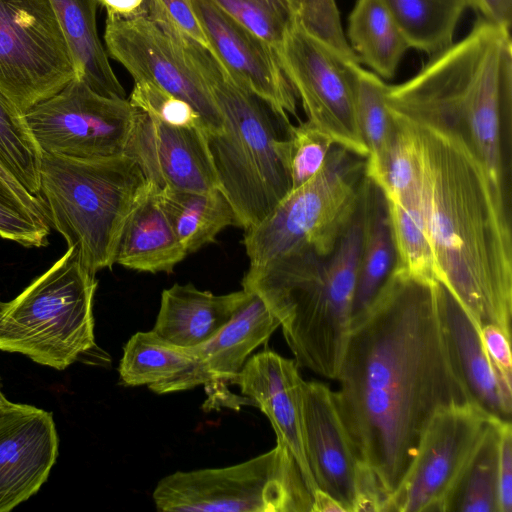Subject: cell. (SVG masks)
I'll return each instance as SVG.
<instances>
[{"label": "cell", "instance_id": "1", "mask_svg": "<svg viewBox=\"0 0 512 512\" xmlns=\"http://www.w3.org/2000/svg\"><path fill=\"white\" fill-rule=\"evenodd\" d=\"M336 381L335 402L352 448L386 505L433 415L473 403L448 336L444 287L392 269L352 322Z\"/></svg>", "mask_w": 512, "mask_h": 512}, {"label": "cell", "instance_id": "2", "mask_svg": "<svg viewBox=\"0 0 512 512\" xmlns=\"http://www.w3.org/2000/svg\"><path fill=\"white\" fill-rule=\"evenodd\" d=\"M385 99L417 143L437 281L479 328L511 339V211L453 118L404 94Z\"/></svg>", "mask_w": 512, "mask_h": 512}, {"label": "cell", "instance_id": "3", "mask_svg": "<svg viewBox=\"0 0 512 512\" xmlns=\"http://www.w3.org/2000/svg\"><path fill=\"white\" fill-rule=\"evenodd\" d=\"M362 240L361 207L327 257L294 249L250 265L244 290L279 321L298 367L336 380L352 325Z\"/></svg>", "mask_w": 512, "mask_h": 512}, {"label": "cell", "instance_id": "4", "mask_svg": "<svg viewBox=\"0 0 512 512\" xmlns=\"http://www.w3.org/2000/svg\"><path fill=\"white\" fill-rule=\"evenodd\" d=\"M400 86L458 123L511 211L510 30L479 17Z\"/></svg>", "mask_w": 512, "mask_h": 512}, {"label": "cell", "instance_id": "5", "mask_svg": "<svg viewBox=\"0 0 512 512\" xmlns=\"http://www.w3.org/2000/svg\"><path fill=\"white\" fill-rule=\"evenodd\" d=\"M208 86L223 118L209 134L219 188L231 203L240 227L259 224L291 191L289 117L232 79L206 47L169 29Z\"/></svg>", "mask_w": 512, "mask_h": 512}, {"label": "cell", "instance_id": "6", "mask_svg": "<svg viewBox=\"0 0 512 512\" xmlns=\"http://www.w3.org/2000/svg\"><path fill=\"white\" fill-rule=\"evenodd\" d=\"M149 185L126 153L96 159L41 155L40 194L50 225L95 275L115 264L123 226Z\"/></svg>", "mask_w": 512, "mask_h": 512}, {"label": "cell", "instance_id": "7", "mask_svg": "<svg viewBox=\"0 0 512 512\" xmlns=\"http://www.w3.org/2000/svg\"><path fill=\"white\" fill-rule=\"evenodd\" d=\"M277 55L307 120L336 145L367 158L356 114L361 63L344 34L335 0H303Z\"/></svg>", "mask_w": 512, "mask_h": 512}, {"label": "cell", "instance_id": "8", "mask_svg": "<svg viewBox=\"0 0 512 512\" xmlns=\"http://www.w3.org/2000/svg\"><path fill=\"white\" fill-rule=\"evenodd\" d=\"M98 281L68 247L0 313V350L64 370L95 346Z\"/></svg>", "mask_w": 512, "mask_h": 512}, {"label": "cell", "instance_id": "9", "mask_svg": "<svg viewBox=\"0 0 512 512\" xmlns=\"http://www.w3.org/2000/svg\"><path fill=\"white\" fill-rule=\"evenodd\" d=\"M365 177L366 158L335 144L314 177L245 230L250 265L294 249L329 256L359 209Z\"/></svg>", "mask_w": 512, "mask_h": 512}, {"label": "cell", "instance_id": "10", "mask_svg": "<svg viewBox=\"0 0 512 512\" xmlns=\"http://www.w3.org/2000/svg\"><path fill=\"white\" fill-rule=\"evenodd\" d=\"M152 496L163 512H311L313 503L295 459L280 444L232 466L167 475Z\"/></svg>", "mask_w": 512, "mask_h": 512}, {"label": "cell", "instance_id": "11", "mask_svg": "<svg viewBox=\"0 0 512 512\" xmlns=\"http://www.w3.org/2000/svg\"><path fill=\"white\" fill-rule=\"evenodd\" d=\"M76 77L49 0H0V92L23 113Z\"/></svg>", "mask_w": 512, "mask_h": 512}, {"label": "cell", "instance_id": "12", "mask_svg": "<svg viewBox=\"0 0 512 512\" xmlns=\"http://www.w3.org/2000/svg\"><path fill=\"white\" fill-rule=\"evenodd\" d=\"M501 421L474 403L437 411L426 426L416 456L384 512H447L491 426Z\"/></svg>", "mask_w": 512, "mask_h": 512}, {"label": "cell", "instance_id": "13", "mask_svg": "<svg viewBox=\"0 0 512 512\" xmlns=\"http://www.w3.org/2000/svg\"><path fill=\"white\" fill-rule=\"evenodd\" d=\"M138 109L73 78L62 90L24 113L41 154L96 159L126 151Z\"/></svg>", "mask_w": 512, "mask_h": 512}, {"label": "cell", "instance_id": "14", "mask_svg": "<svg viewBox=\"0 0 512 512\" xmlns=\"http://www.w3.org/2000/svg\"><path fill=\"white\" fill-rule=\"evenodd\" d=\"M104 42L108 55L134 82H150L186 101L200 116L208 135L222 130L223 118L208 86L161 22L147 13L107 15Z\"/></svg>", "mask_w": 512, "mask_h": 512}, {"label": "cell", "instance_id": "15", "mask_svg": "<svg viewBox=\"0 0 512 512\" xmlns=\"http://www.w3.org/2000/svg\"><path fill=\"white\" fill-rule=\"evenodd\" d=\"M125 153L158 190L219 188L208 133L202 127L168 125L139 110Z\"/></svg>", "mask_w": 512, "mask_h": 512}, {"label": "cell", "instance_id": "16", "mask_svg": "<svg viewBox=\"0 0 512 512\" xmlns=\"http://www.w3.org/2000/svg\"><path fill=\"white\" fill-rule=\"evenodd\" d=\"M192 5L212 52L234 82L281 113L297 116V96L277 52L210 0H192Z\"/></svg>", "mask_w": 512, "mask_h": 512}, {"label": "cell", "instance_id": "17", "mask_svg": "<svg viewBox=\"0 0 512 512\" xmlns=\"http://www.w3.org/2000/svg\"><path fill=\"white\" fill-rule=\"evenodd\" d=\"M231 383L236 384L241 393L269 419L277 444L291 453L313 497L318 487L309 466L305 444V380L296 362L265 350L249 358Z\"/></svg>", "mask_w": 512, "mask_h": 512}, {"label": "cell", "instance_id": "18", "mask_svg": "<svg viewBox=\"0 0 512 512\" xmlns=\"http://www.w3.org/2000/svg\"><path fill=\"white\" fill-rule=\"evenodd\" d=\"M303 416L307 458L318 489L353 512L360 462L327 384L305 381Z\"/></svg>", "mask_w": 512, "mask_h": 512}, {"label": "cell", "instance_id": "19", "mask_svg": "<svg viewBox=\"0 0 512 512\" xmlns=\"http://www.w3.org/2000/svg\"><path fill=\"white\" fill-rule=\"evenodd\" d=\"M246 292V298L219 333L194 347L196 361L178 375L149 386L153 392L167 394L203 384L231 383L249 355L280 326L263 300L253 292Z\"/></svg>", "mask_w": 512, "mask_h": 512}, {"label": "cell", "instance_id": "20", "mask_svg": "<svg viewBox=\"0 0 512 512\" xmlns=\"http://www.w3.org/2000/svg\"><path fill=\"white\" fill-rule=\"evenodd\" d=\"M50 412L28 405L0 422V512L37 493L58 456Z\"/></svg>", "mask_w": 512, "mask_h": 512}, {"label": "cell", "instance_id": "21", "mask_svg": "<svg viewBox=\"0 0 512 512\" xmlns=\"http://www.w3.org/2000/svg\"><path fill=\"white\" fill-rule=\"evenodd\" d=\"M246 296L244 289L215 295L190 283H175L162 291L160 309L152 330L175 345L198 347L219 333Z\"/></svg>", "mask_w": 512, "mask_h": 512}, {"label": "cell", "instance_id": "22", "mask_svg": "<svg viewBox=\"0 0 512 512\" xmlns=\"http://www.w3.org/2000/svg\"><path fill=\"white\" fill-rule=\"evenodd\" d=\"M444 314L450 343L471 400L489 415L511 421L512 388L501 379L480 328L444 288Z\"/></svg>", "mask_w": 512, "mask_h": 512}, {"label": "cell", "instance_id": "23", "mask_svg": "<svg viewBox=\"0 0 512 512\" xmlns=\"http://www.w3.org/2000/svg\"><path fill=\"white\" fill-rule=\"evenodd\" d=\"M187 255L160 205L156 187L150 182L123 226L115 264L139 272L171 273Z\"/></svg>", "mask_w": 512, "mask_h": 512}, {"label": "cell", "instance_id": "24", "mask_svg": "<svg viewBox=\"0 0 512 512\" xmlns=\"http://www.w3.org/2000/svg\"><path fill=\"white\" fill-rule=\"evenodd\" d=\"M49 1L71 53L76 77L102 96L126 98L98 35V0Z\"/></svg>", "mask_w": 512, "mask_h": 512}, {"label": "cell", "instance_id": "25", "mask_svg": "<svg viewBox=\"0 0 512 512\" xmlns=\"http://www.w3.org/2000/svg\"><path fill=\"white\" fill-rule=\"evenodd\" d=\"M362 240L352 302V322L369 307L395 263L388 206L380 187L367 175L361 200Z\"/></svg>", "mask_w": 512, "mask_h": 512}, {"label": "cell", "instance_id": "26", "mask_svg": "<svg viewBox=\"0 0 512 512\" xmlns=\"http://www.w3.org/2000/svg\"><path fill=\"white\" fill-rule=\"evenodd\" d=\"M157 192L160 205L187 254L214 242L224 228L240 227L231 203L219 188L205 192L164 188Z\"/></svg>", "mask_w": 512, "mask_h": 512}, {"label": "cell", "instance_id": "27", "mask_svg": "<svg viewBox=\"0 0 512 512\" xmlns=\"http://www.w3.org/2000/svg\"><path fill=\"white\" fill-rule=\"evenodd\" d=\"M347 40L360 63L381 79L394 77L409 46L380 0H356Z\"/></svg>", "mask_w": 512, "mask_h": 512}, {"label": "cell", "instance_id": "28", "mask_svg": "<svg viewBox=\"0 0 512 512\" xmlns=\"http://www.w3.org/2000/svg\"><path fill=\"white\" fill-rule=\"evenodd\" d=\"M409 48L434 55L453 43L467 0H380Z\"/></svg>", "mask_w": 512, "mask_h": 512}, {"label": "cell", "instance_id": "29", "mask_svg": "<svg viewBox=\"0 0 512 512\" xmlns=\"http://www.w3.org/2000/svg\"><path fill=\"white\" fill-rule=\"evenodd\" d=\"M195 361L194 348L175 345L153 330L137 332L123 348L119 379L125 386L149 387L178 375Z\"/></svg>", "mask_w": 512, "mask_h": 512}, {"label": "cell", "instance_id": "30", "mask_svg": "<svg viewBox=\"0 0 512 512\" xmlns=\"http://www.w3.org/2000/svg\"><path fill=\"white\" fill-rule=\"evenodd\" d=\"M387 84L362 66L357 71L356 114L359 129L368 149L366 175L374 179L385 161L394 130L385 103Z\"/></svg>", "mask_w": 512, "mask_h": 512}, {"label": "cell", "instance_id": "31", "mask_svg": "<svg viewBox=\"0 0 512 512\" xmlns=\"http://www.w3.org/2000/svg\"><path fill=\"white\" fill-rule=\"evenodd\" d=\"M391 117L394 122L391 143L380 173L371 180L380 187L387 201L399 205L417 204L424 199L417 143L409 127Z\"/></svg>", "mask_w": 512, "mask_h": 512}, {"label": "cell", "instance_id": "32", "mask_svg": "<svg viewBox=\"0 0 512 512\" xmlns=\"http://www.w3.org/2000/svg\"><path fill=\"white\" fill-rule=\"evenodd\" d=\"M387 206L395 249L393 270L422 280H437L424 199L411 205L387 201Z\"/></svg>", "mask_w": 512, "mask_h": 512}, {"label": "cell", "instance_id": "33", "mask_svg": "<svg viewBox=\"0 0 512 512\" xmlns=\"http://www.w3.org/2000/svg\"><path fill=\"white\" fill-rule=\"evenodd\" d=\"M41 155L24 113L0 92V162L35 196H40Z\"/></svg>", "mask_w": 512, "mask_h": 512}, {"label": "cell", "instance_id": "34", "mask_svg": "<svg viewBox=\"0 0 512 512\" xmlns=\"http://www.w3.org/2000/svg\"><path fill=\"white\" fill-rule=\"evenodd\" d=\"M503 422L496 421L485 435L457 489L450 511L498 512V453Z\"/></svg>", "mask_w": 512, "mask_h": 512}, {"label": "cell", "instance_id": "35", "mask_svg": "<svg viewBox=\"0 0 512 512\" xmlns=\"http://www.w3.org/2000/svg\"><path fill=\"white\" fill-rule=\"evenodd\" d=\"M278 51L303 0H210Z\"/></svg>", "mask_w": 512, "mask_h": 512}, {"label": "cell", "instance_id": "36", "mask_svg": "<svg viewBox=\"0 0 512 512\" xmlns=\"http://www.w3.org/2000/svg\"><path fill=\"white\" fill-rule=\"evenodd\" d=\"M49 218L34 210L0 180V237L28 248L48 244Z\"/></svg>", "mask_w": 512, "mask_h": 512}, {"label": "cell", "instance_id": "37", "mask_svg": "<svg viewBox=\"0 0 512 512\" xmlns=\"http://www.w3.org/2000/svg\"><path fill=\"white\" fill-rule=\"evenodd\" d=\"M332 138L306 120L291 125L289 135V171L292 189L306 183L322 168L331 148Z\"/></svg>", "mask_w": 512, "mask_h": 512}, {"label": "cell", "instance_id": "38", "mask_svg": "<svg viewBox=\"0 0 512 512\" xmlns=\"http://www.w3.org/2000/svg\"><path fill=\"white\" fill-rule=\"evenodd\" d=\"M128 100L137 109L165 124L205 129L190 104L150 82H134Z\"/></svg>", "mask_w": 512, "mask_h": 512}, {"label": "cell", "instance_id": "39", "mask_svg": "<svg viewBox=\"0 0 512 512\" xmlns=\"http://www.w3.org/2000/svg\"><path fill=\"white\" fill-rule=\"evenodd\" d=\"M147 14L164 20L182 35L211 50L192 0H149Z\"/></svg>", "mask_w": 512, "mask_h": 512}, {"label": "cell", "instance_id": "40", "mask_svg": "<svg viewBox=\"0 0 512 512\" xmlns=\"http://www.w3.org/2000/svg\"><path fill=\"white\" fill-rule=\"evenodd\" d=\"M498 512H512V426L501 425L498 453Z\"/></svg>", "mask_w": 512, "mask_h": 512}, {"label": "cell", "instance_id": "41", "mask_svg": "<svg viewBox=\"0 0 512 512\" xmlns=\"http://www.w3.org/2000/svg\"><path fill=\"white\" fill-rule=\"evenodd\" d=\"M487 353L503 382L512 388L511 339L496 325L480 328Z\"/></svg>", "mask_w": 512, "mask_h": 512}, {"label": "cell", "instance_id": "42", "mask_svg": "<svg viewBox=\"0 0 512 512\" xmlns=\"http://www.w3.org/2000/svg\"><path fill=\"white\" fill-rule=\"evenodd\" d=\"M481 18L510 30L512 0H467Z\"/></svg>", "mask_w": 512, "mask_h": 512}, {"label": "cell", "instance_id": "43", "mask_svg": "<svg viewBox=\"0 0 512 512\" xmlns=\"http://www.w3.org/2000/svg\"><path fill=\"white\" fill-rule=\"evenodd\" d=\"M107 15L133 17L146 14L149 0H98Z\"/></svg>", "mask_w": 512, "mask_h": 512}, {"label": "cell", "instance_id": "44", "mask_svg": "<svg viewBox=\"0 0 512 512\" xmlns=\"http://www.w3.org/2000/svg\"><path fill=\"white\" fill-rule=\"evenodd\" d=\"M0 180L6 183L15 191L29 206L34 210L48 216L45 200L42 196H35L28 192L1 164L0 162Z\"/></svg>", "mask_w": 512, "mask_h": 512}, {"label": "cell", "instance_id": "45", "mask_svg": "<svg viewBox=\"0 0 512 512\" xmlns=\"http://www.w3.org/2000/svg\"><path fill=\"white\" fill-rule=\"evenodd\" d=\"M311 512H346V510L335 498L317 489L313 494Z\"/></svg>", "mask_w": 512, "mask_h": 512}, {"label": "cell", "instance_id": "46", "mask_svg": "<svg viewBox=\"0 0 512 512\" xmlns=\"http://www.w3.org/2000/svg\"><path fill=\"white\" fill-rule=\"evenodd\" d=\"M28 405L12 403L7 400L3 395L0 396V422L9 416L24 410Z\"/></svg>", "mask_w": 512, "mask_h": 512}, {"label": "cell", "instance_id": "47", "mask_svg": "<svg viewBox=\"0 0 512 512\" xmlns=\"http://www.w3.org/2000/svg\"><path fill=\"white\" fill-rule=\"evenodd\" d=\"M5 304H6L5 302H1V301H0V312H1V310H3V309H4Z\"/></svg>", "mask_w": 512, "mask_h": 512}, {"label": "cell", "instance_id": "48", "mask_svg": "<svg viewBox=\"0 0 512 512\" xmlns=\"http://www.w3.org/2000/svg\"><path fill=\"white\" fill-rule=\"evenodd\" d=\"M3 394L1 393V390H0V396H2Z\"/></svg>", "mask_w": 512, "mask_h": 512}]
</instances>
